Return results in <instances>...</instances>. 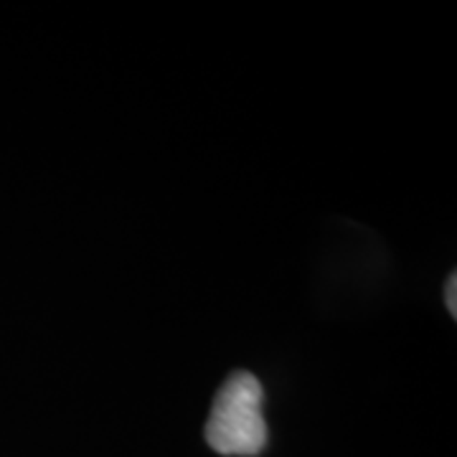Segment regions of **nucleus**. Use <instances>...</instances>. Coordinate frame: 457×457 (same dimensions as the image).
Here are the masks:
<instances>
[{
  "label": "nucleus",
  "instance_id": "2",
  "mask_svg": "<svg viewBox=\"0 0 457 457\" xmlns=\"http://www.w3.org/2000/svg\"><path fill=\"white\" fill-rule=\"evenodd\" d=\"M457 278L455 275H450V279H447V287H445V300H447V308H450V312L455 315L457 312Z\"/></svg>",
  "mask_w": 457,
  "mask_h": 457
},
{
  "label": "nucleus",
  "instance_id": "1",
  "mask_svg": "<svg viewBox=\"0 0 457 457\" xmlns=\"http://www.w3.org/2000/svg\"><path fill=\"white\" fill-rule=\"evenodd\" d=\"M262 384L257 376L237 371L216 394L206 425V442L219 455H260L267 445V422L262 414Z\"/></svg>",
  "mask_w": 457,
  "mask_h": 457
}]
</instances>
